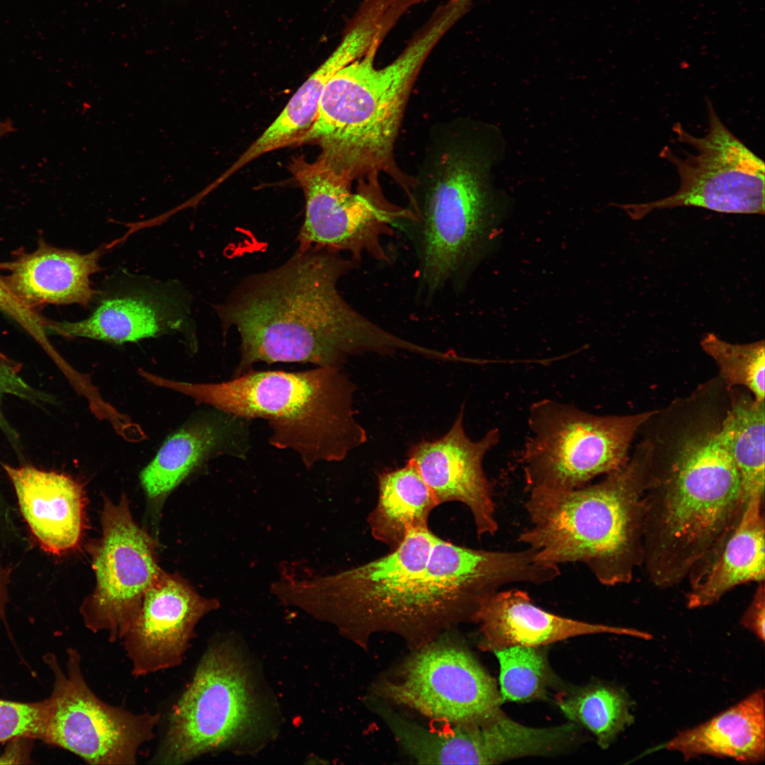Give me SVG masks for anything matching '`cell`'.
<instances>
[{
	"label": "cell",
	"mask_w": 765,
	"mask_h": 765,
	"mask_svg": "<svg viewBox=\"0 0 765 765\" xmlns=\"http://www.w3.org/2000/svg\"><path fill=\"white\" fill-rule=\"evenodd\" d=\"M354 263L341 253L311 248L240 282L215 307L222 330L233 327L240 336L232 377L259 363L339 367L361 351L408 350L411 342L368 319L340 294L339 281Z\"/></svg>",
	"instance_id": "6da1fadb"
},
{
	"label": "cell",
	"mask_w": 765,
	"mask_h": 765,
	"mask_svg": "<svg viewBox=\"0 0 765 765\" xmlns=\"http://www.w3.org/2000/svg\"><path fill=\"white\" fill-rule=\"evenodd\" d=\"M644 492L643 560L650 582L676 585L740 514L739 476L714 425L686 428Z\"/></svg>",
	"instance_id": "7a4b0ae2"
},
{
	"label": "cell",
	"mask_w": 765,
	"mask_h": 765,
	"mask_svg": "<svg viewBox=\"0 0 765 765\" xmlns=\"http://www.w3.org/2000/svg\"><path fill=\"white\" fill-rule=\"evenodd\" d=\"M654 447L640 444L620 468L573 489L531 488V526L518 540L541 563L584 564L606 586L631 582L643 560V497Z\"/></svg>",
	"instance_id": "3957f363"
},
{
	"label": "cell",
	"mask_w": 765,
	"mask_h": 765,
	"mask_svg": "<svg viewBox=\"0 0 765 765\" xmlns=\"http://www.w3.org/2000/svg\"><path fill=\"white\" fill-rule=\"evenodd\" d=\"M438 7L391 63L375 66L382 41L327 81L314 120L297 143L317 142L320 158L351 181L386 170L414 82L425 60L456 23Z\"/></svg>",
	"instance_id": "277c9868"
},
{
	"label": "cell",
	"mask_w": 765,
	"mask_h": 765,
	"mask_svg": "<svg viewBox=\"0 0 765 765\" xmlns=\"http://www.w3.org/2000/svg\"><path fill=\"white\" fill-rule=\"evenodd\" d=\"M153 383L226 413L267 421L270 444L298 453L307 468L343 460L365 438L353 416V385L339 367L298 372L250 369L215 383L156 375Z\"/></svg>",
	"instance_id": "5b68a950"
},
{
	"label": "cell",
	"mask_w": 765,
	"mask_h": 765,
	"mask_svg": "<svg viewBox=\"0 0 765 765\" xmlns=\"http://www.w3.org/2000/svg\"><path fill=\"white\" fill-rule=\"evenodd\" d=\"M482 164L450 145L435 157L420 196L412 198L414 217L404 224L431 295L460 278L484 234L489 203Z\"/></svg>",
	"instance_id": "8992f818"
},
{
	"label": "cell",
	"mask_w": 765,
	"mask_h": 765,
	"mask_svg": "<svg viewBox=\"0 0 765 765\" xmlns=\"http://www.w3.org/2000/svg\"><path fill=\"white\" fill-rule=\"evenodd\" d=\"M656 413L599 416L550 400L533 403L522 456L527 484L573 489L620 468L636 431Z\"/></svg>",
	"instance_id": "52a82bcc"
},
{
	"label": "cell",
	"mask_w": 765,
	"mask_h": 765,
	"mask_svg": "<svg viewBox=\"0 0 765 765\" xmlns=\"http://www.w3.org/2000/svg\"><path fill=\"white\" fill-rule=\"evenodd\" d=\"M250 679L225 644L208 647L172 707L150 764H183L247 737L261 722Z\"/></svg>",
	"instance_id": "ba28073f"
},
{
	"label": "cell",
	"mask_w": 765,
	"mask_h": 765,
	"mask_svg": "<svg viewBox=\"0 0 765 765\" xmlns=\"http://www.w3.org/2000/svg\"><path fill=\"white\" fill-rule=\"evenodd\" d=\"M436 536L429 528L412 529L381 557L312 580L282 582L281 589L293 600L317 602L322 613L361 644L375 633L397 634L405 599L427 565Z\"/></svg>",
	"instance_id": "9c48e42d"
},
{
	"label": "cell",
	"mask_w": 765,
	"mask_h": 765,
	"mask_svg": "<svg viewBox=\"0 0 765 765\" xmlns=\"http://www.w3.org/2000/svg\"><path fill=\"white\" fill-rule=\"evenodd\" d=\"M53 674L46 698L41 742L78 756L92 765H134L140 748L155 737L159 713H134L99 698L88 685L76 649L67 651L65 668L53 653L43 657Z\"/></svg>",
	"instance_id": "30bf717a"
},
{
	"label": "cell",
	"mask_w": 765,
	"mask_h": 765,
	"mask_svg": "<svg viewBox=\"0 0 765 765\" xmlns=\"http://www.w3.org/2000/svg\"><path fill=\"white\" fill-rule=\"evenodd\" d=\"M709 128L696 137L676 123L679 142L697 151L680 158L665 146L660 157L676 168L679 190L657 200L619 205L633 220L654 210L699 207L724 213L764 214V163L722 122L711 101L706 100Z\"/></svg>",
	"instance_id": "8fae6325"
},
{
	"label": "cell",
	"mask_w": 765,
	"mask_h": 765,
	"mask_svg": "<svg viewBox=\"0 0 765 765\" xmlns=\"http://www.w3.org/2000/svg\"><path fill=\"white\" fill-rule=\"evenodd\" d=\"M290 170L305 198L296 251L324 249L347 252L355 262L363 255L390 261L383 239L397 224L414 218L410 209L390 203L374 188L353 192L352 181L320 157L313 162L295 158Z\"/></svg>",
	"instance_id": "7c38bea8"
},
{
	"label": "cell",
	"mask_w": 765,
	"mask_h": 765,
	"mask_svg": "<svg viewBox=\"0 0 765 765\" xmlns=\"http://www.w3.org/2000/svg\"><path fill=\"white\" fill-rule=\"evenodd\" d=\"M373 686L376 696L446 725L477 722L504 700L494 679L464 646L434 639Z\"/></svg>",
	"instance_id": "4fadbf2b"
},
{
	"label": "cell",
	"mask_w": 765,
	"mask_h": 765,
	"mask_svg": "<svg viewBox=\"0 0 765 765\" xmlns=\"http://www.w3.org/2000/svg\"><path fill=\"white\" fill-rule=\"evenodd\" d=\"M101 535L90 545L96 585L80 606L84 625L121 640L159 575L154 539L134 521L128 499H104Z\"/></svg>",
	"instance_id": "5bb4252c"
},
{
	"label": "cell",
	"mask_w": 765,
	"mask_h": 765,
	"mask_svg": "<svg viewBox=\"0 0 765 765\" xmlns=\"http://www.w3.org/2000/svg\"><path fill=\"white\" fill-rule=\"evenodd\" d=\"M217 606L216 600L199 595L178 574L162 570L120 640L131 674L137 678L181 665L196 625Z\"/></svg>",
	"instance_id": "9a60e30c"
},
{
	"label": "cell",
	"mask_w": 765,
	"mask_h": 765,
	"mask_svg": "<svg viewBox=\"0 0 765 765\" xmlns=\"http://www.w3.org/2000/svg\"><path fill=\"white\" fill-rule=\"evenodd\" d=\"M463 411L439 439L422 441L410 450L413 465L434 494L438 505L460 502L472 514L478 537L498 529L492 488L483 469L485 454L499 442L497 429L472 441L463 426Z\"/></svg>",
	"instance_id": "2e32d148"
},
{
	"label": "cell",
	"mask_w": 765,
	"mask_h": 765,
	"mask_svg": "<svg viewBox=\"0 0 765 765\" xmlns=\"http://www.w3.org/2000/svg\"><path fill=\"white\" fill-rule=\"evenodd\" d=\"M764 499L746 502L737 517L722 533L686 577V607L713 605L740 584L764 582Z\"/></svg>",
	"instance_id": "e0dca14e"
},
{
	"label": "cell",
	"mask_w": 765,
	"mask_h": 765,
	"mask_svg": "<svg viewBox=\"0 0 765 765\" xmlns=\"http://www.w3.org/2000/svg\"><path fill=\"white\" fill-rule=\"evenodd\" d=\"M251 421L212 408L184 425L166 439L141 471L147 497H164L212 456L245 458L251 448Z\"/></svg>",
	"instance_id": "ac0fdd59"
},
{
	"label": "cell",
	"mask_w": 765,
	"mask_h": 765,
	"mask_svg": "<svg viewBox=\"0 0 765 765\" xmlns=\"http://www.w3.org/2000/svg\"><path fill=\"white\" fill-rule=\"evenodd\" d=\"M22 516L40 547L61 555L75 549L85 528V492L74 479L29 464L1 463Z\"/></svg>",
	"instance_id": "d6986e66"
},
{
	"label": "cell",
	"mask_w": 765,
	"mask_h": 765,
	"mask_svg": "<svg viewBox=\"0 0 765 765\" xmlns=\"http://www.w3.org/2000/svg\"><path fill=\"white\" fill-rule=\"evenodd\" d=\"M472 620L480 625V647L493 652L512 646L541 647L590 634L652 638V634L634 628L593 624L551 613L536 606L528 594L518 589L498 590L486 596Z\"/></svg>",
	"instance_id": "ffe728a7"
},
{
	"label": "cell",
	"mask_w": 765,
	"mask_h": 765,
	"mask_svg": "<svg viewBox=\"0 0 765 765\" xmlns=\"http://www.w3.org/2000/svg\"><path fill=\"white\" fill-rule=\"evenodd\" d=\"M108 248L81 254L40 242L33 251L6 263L8 273L2 278L10 293L31 310L47 305L86 307L98 293L90 277L101 270L99 259Z\"/></svg>",
	"instance_id": "44dd1931"
},
{
	"label": "cell",
	"mask_w": 765,
	"mask_h": 765,
	"mask_svg": "<svg viewBox=\"0 0 765 765\" xmlns=\"http://www.w3.org/2000/svg\"><path fill=\"white\" fill-rule=\"evenodd\" d=\"M186 312L170 294L133 290L101 300L91 314L77 322L47 320L46 330L67 338L83 337L123 344L182 329Z\"/></svg>",
	"instance_id": "7402d4cb"
},
{
	"label": "cell",
	"mask_w": 765,
	"mask_h": 765,
	"mask_svg": "<svg viewBox=\"0 0 765 765\" xmlns=\"http://www.w3.org/2000/svg\"><path fill=\"white\" fill-rule=\"evenodd\" d=\"M662 748L687 761L708 755L759 764L765 758L764 691L757 689L707 721L679 732Z\"/></svg>",
	"instance_id": "603a6c76"
},
{
	"label": "cell",
	"mask_w": 765,
	"mask_h": 765,
	"mask_svg": "<svg viewBox=\"0 0 765 765\" xmlns=\"http://www.w3.org/2000/svg\"><path fill=\"white\" fill-rule=\"evenodd\" d=\"M438 506L413 465L385 472L378 476V502L367 518L370 533L392 550L409 531L428 528L429 515Z\"/></svg>",
	"instance_id": "cb8c5ba5"
},
{
	"label": "cell",
	"mask_w": 765,
	"mask_h": 765,
	"mask_svg": "<svg viewBox=\"0 0 765 765\" xmlns=\"http://www.w3.org/2000/svg\"><path fill=\"white\" fill-rule=\"evenodd\" d=\"M764 401L744 395L732 397L720 422V434L739 476L743 503L764 499Z\"/></svg>",
	"instance_id": "d4e9b609"
},
{
	"label": "cell",
	"mask_w": 765,
	"mask_h": 765,
	"mask_svg": "<svg viewBox=\"0 0 765 765\" xmlns=\"http://www.w3.org/2000/svg\"><path fill=\"white\" fill-rule=\"evenodd\" d=\"M556 702L567 718L596 737L602 749H607L634 722L628 693L616 686L591 684L559 694Z\"/></svg>",
	"instance_id": "484cf974"
},
{
	"label": "cell",
	"mask_w": 765,
	"mask_h": 765,
	"mask_svg": "<svg viewBox=\"0 0 765 765\" xmlns=\"http://www.w3.org/2000/svg\"><path fill=\"white\" fill-rule=\"evenodd\" d=\"M494 653L499 663V692L504 701L545 697L553 676L540 647L512 646Z\"/></svg>",
	"instance_id": "4316f807"
},
{
	"label": "cell",
	"mask_w": 765,
	"mask_h": 765,
	"mask_svg": "<svg viewBox=\"0 0 765 765\" xmlns=\"http://www.w3.org/2000/svg\"><path fill=\"white\" fill-rule=\"evenodd\" d=\"M701 346L715 361L729 387L744 386L753 394L755 400L764 401V340L746 344H730L708 333L703 337Z\"/></svg>",
	"instance_id": "83f0119b"
},
{
	"label": "cell",
	"mask_w": 765,
	"mask_h": 765,
	"mask_svg": "<svg viewBox=\"0 0 765 765\" xmlns=\"http://www.w3.org/2000/svg\"><path fill=\"white\" fill-rule=\"evenodd\" d=\"M12 396L38 407L52 404L53 397L28 383L21 375V365L0 352V431L17 453H22L19 435L3 410L5 397Z\"/></svg>",
	"instance_id": "f1b7e54d"
},
{
	"label": "cell",
	"mask_w": 765,
	"mask_h": 765,
	"mask_svg": "<svg viewBox=\"0 0 765 765\" xmlns=\"http://www.w3.org/2000/svg\"><path fill=\"white\" fill-rule=\"evenodd\" d=\"M47 701L20 702L0 699V743L18 738L42 741Z\"/></svg>",
	"instance_id": "f546056e"
},
{
	"label": "cell",
	"mask_w": 765,
	"mask_h": 765,
	"mask_svg": "<svg viewBox=\"0 0 765 765\" xmlns=\"http://www.w3.org/2000/svg\"><path fill=\"white\" fill-rule=\"evenodd\" d=\"M741 625L752 632L762 642L765 633V589L764 582L758 583L752 599L742 616Z\"/></svg>",
	"instance_id": "4dcf8cb0"
},
{
	"label": "cell",
	"mask_w": 765,
	"mask_h": 765,
	"mask_svg": "<svg viewBox=\"0 0 765 765\" xmlns=\"http://www.w3.org/2000/svg\"><path fill=\"white\" fill-rule=\"evenodd\" d=\"M10 572L0 560V620L8 628L7 605L9 600Z\"/></svg>",
	"instance_id": "1f68e13d"
},
{
	"label": "cell",
	"mask_w": 765,
	"mask_h": 765,
	"mask_svg": "<svg viewBox=\"0 0 765 765\" xmlns=\"http://www.w3.org/2000/svg\"><path fill=\"white\" fill-rule=\"evenodd\" d=\"M13 130L14 128L10 120L0 122V138Z\"/></svg>",
	"instance_id": "d6a6232c"
},
{
	"label": "cell",
	"mask_w": 765,
	"mask_h": 765,
	"mask_svg": "<svg viewBox=\"0 0 765 765\" xmlns=\"http://www.w3.org/2000/svg\"><path fill=\"white\" fill-rule=\"evenodd\" d=\"M0 764H4V759H3L1 754H0Z\"/></svg>",
	"instance_id": "836d02e7"
}]
</instances>
